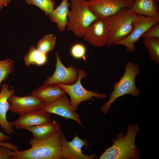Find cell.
Returning a JSON list of instances; mask_svg holds the SVG:
<instances>
[{
	"mask_svg": "<svg viewBox=\"0 0 159 159\" xmlns=\"http://www.w3.org/2000/svg\"><path fill=\"white\" fill-rule=\"evenodd\" d=\"M60 130L44 139H31L29 142L31 147L24 150L14 151L11 159L63 158Z\"/></svg>",
	"mask_w": 159,
	"mask_h": 159,
	"instance_id": "1",
	"label": "cell"
},
{
	"mask_svg": "<svg viewBox=\"0 0 159 159\" xmlns=\"http://www.w3.org/2000/svg\"><path fill=\"white\" fill-rule=\"evenodd\" d=\"M140 130L138 125H130L126 133H118L112 146L106 149L98 159H140L141 153L135 144L136 137Z\"/></svg>",
	"mask_w": 159,
	"mask_h": 159,
	"instance_id": "2",
	"label": "cell"
},
{
	"mask_svg": "<svg viewBox=\"0 0 159 159\" xmlns=\"http://www.w3.org/2000/svg\"><path fill=\"white\" fill-rule=\"evenodd\" d=\"M141 72L138 64L129 61L126 63L125 71L119 81L114 83V90L110 95L108 100L100 108L104 115H106L111 108V105L120 97L126 94L139 97L141 94L135 84L136 76Z\"/></svg>",
	"mask_w": 159,
	"mask_h": 159,
	"instance_id": "3",
	"label": "cell"
},
{
	"mask_svg": "<svg viewBox=\"0 0 159 159\" xmlns=\"http://www.w3.org/2000/svg\"><path fill=\"white\" fill-rule=\"evenodd\" d=\"M67 26L77 37H82L90 25L98 17L90 10L87 0H71Z\"/></svg>",
	"mask_w": 159,
	"mask_h": 159,
	"instance_id": "4",
	"label": "cell"
},
{
	"mask_svg": "<svg viewBox=\"0 0 159 159\" xmlns=\"http://www.w3.org/2000/svg\"><path fill=\"white\" fill-rule=\"evenodd\" d=\"M138 15L130 8H125L107 18L110 25L108 47L124 39L131 33L133 28V21Z\"/></svg>",
	"mask_w": 159,
	"mask_h": 159,
	"instance_id": "5",
	"label": "cell"
},
{
	"mask_svg": "<svg viewBox=\"0 0 159 159\" xmlns=\"http://www.w3.org/2000/svg\"><path fill=\"white\" fill-rule=\"evenodd\" d=\"M77 71L79 74L78 80L74 84L67 85L62 83L57 84L69 95L70 102L74 109L76 110L78 105L82 102L86 100H94L93 97L100 99H105L107 97L106 93L100 94L96 91H91L85 89L81 83L82 78L86 77L87 74L85 72L79 69Z\"/></svg>",
	"mask_w": 159,
	"mask_h": 159,
	"instance_id": "6",
	"label": "cell"
},
{
	"mask_svg": "<svg viewBox=\"0 0 159 159\" xmlns=\"http://www.w3.org/2000/svg\"><path fill=\"white\" fill-rule=\"evenodd\" d=\"M159 22V17H150L138 15L133 21V28L131 33L127 37L115 42L113 45H123L125 47L127 51H134L136 49L135 44L140 38L150 27Z\"/></svg>",
	"mask_w": 159,
	"mask_h": 159,
	"instance_id": "7",
	"label": "cell"
},
{
	"mask_svg": "<svg viewBox=\"0 0 159 159\" xmlns=\"http://www.w3.org/2000/svg\"><path fill=\"white\" fill-rule=\"evenodd\" d=\"M110 29L107 18L98 17L88 26L82 37L92 46L102 47L107 45Z\"/></svg>",
	"mask_w": 159,
	"mask_h": 159,
	"instance_id": "8",
	"label": "cell"
},
{
	"mask_svg": "<svg viewBox=\"0 0 159 159\" xmlns=\"http://www.w3.org/2000/svg\"><path fill=\"white\" fill-rule=\"evenodd\" d=\"M132 0H88L87 4L91 11L98 17L107 18L125 8H130Z\"/></svg>",
	"mask_w": 159,
	"mask_h": 159,
	"instance_id": "9",
	"label": "cell"
},
{
	"mask_svg": "<svg viewBox=\"0 0 159 159\" xmlns=\"http://www.w3.org/2000/svg\"><path fill=\"white\" fill-rule=\"evenodd\" d=\"M60 132L63 158L92 159L97 158V155L95 153L88 155L82 153V148L85 147V148L87 149L89 146L87 139H81L74 134L73 139L71 141H68L61 130Z\"/></svg>",
	"mask_w": 159,
	"mask_h": 159,
	"instance_id": "10",
	"label": "cell"
},
{
	"mask_svg": "<svg viewBox=\"0 0 159 159\" xmlns=\"http://www.w3.org/2000/svg\"><path fill=\"white\" fill-rule=\"evenodd\" d=\"M56 62L55 71L52 75L48 77L44 81L43 85L62 83L71 85L78 80L77 69L73 65L65 67L62 62L57 52L55 53Z\"/></svg>",
	"mask_w": 159,
	"mask_h": 159,
	"instance_id": "11",
	"label": "cell"
},
{
	"mask_svg": "<svg viewBox=\"0 0 159 159\" xmlns=\"http://www.w3.org/2000/svg\"><path fill=\"white\" fill-rule=\"evenodd\" d=\"M8 102L9 111L19 115L42 109L45 104L31 94L22 97L13 95L8 99Z\"/></svg>",
	"mask_w": 159,
	"mask_h": 159,
	"instance_id": "12",
	"label": "cell"
},
{
	"mask_svg": "<svg viewBox=\"0 0 159 159\" xmlns=\"http://www.w3.org/2000/svg\"><path fill=\"white\" fill-rule=\"evenodd\" d=\"M42 109L50 114L75 120L82 126L77 113L74 109L66 94L54 101L45 103Z\"/></svg>",
	"mask_w": 159,
	"mask_h": 159,
	"instance_id": "13",
	"label": "cell"
},
{
	"mask_svg": "<svg viewBox=\"0 0 159 159\" xmlns=\"http://www.w3.org/2000/svg\"><path fill=\"white\" fill-rule=\"evenodd\" d=\"M50 115V113L42 109L20 115L17 119L9 122V123L12 127L24 129L50 122L51 121Z\"/></svg>",
	"mask_w": 159,
	"mask_h": 159,
	"instance_id": "14",
	"label": "cell"
},
{
	"mask_svg": "<svg viewBox=\"0 0 159 159\" xmlns=\"http://www.w3.org/2000/svg\"><path fill=\"white\" fill-rule=\"evenodd\" d=\"M1 87L0 92V126L7 134L10 135L16 132L10 125L6 115L9 108L8 100L15 91L13 89L9 90V85L7 84H2Z\"/></svg>",
	"mask_w": 159,
	"mask_h": 159,
	"instance_id": "15",
	"label": "cell"
},
{
	"mask_svg": "<svg viewBox=\"0 0 159 159\" xmlns=\"http://www.w3.org/2000/svg\"><path fill=\"white\" fill-rule=\"evenodd\" d=\"M66 94L64 90L57 84L43 85L37 87L31 93L45 103L51 102Z\"/></svg>",
	"mask_w": 159,
	"mask_h": 159,
	"instance_id": "16",
	"label": "cell"
},
{
	"mask_svg": "<svg viewBox=\"0 0 159 159\" xmlns=\"http://www.w3.org/2000/svg\"><path fill=\"white\" fill-rule=\"evenodd\" d=\"M69 5L68 0H62L60 4L49 16L50 20L56 24L60 32H64L67 27Z\"/></svg>",
	"mask_w": 159,
	"mask_h": 159,
	"instance_id": "17",
	"label": "cell"
},
{
	"mask_svg": "<svg viewBox=\"0 0 159 159\" xmlns=\"http://www.w3.org/2000/svg\"><path fill=\"white\" fill-rule=\"evenodd\" d=\"M130 9L138 15L150 17H159L158 6L154 0H136Z\"/></svg>",
	"mask_w": 159,
	"mask_h": 159,
	"instance_id": "18",
	"label": "cell"
},
{
	"mask_svg": "<svg viewBox=\"0 0 159 159\" xmlns=\"http://www.w3.org/2000/svg\"><path fill=\"white\" fill-rule=\"evenodd\" d=\"M61 127V125L57 121L53 120L45 124L29 127L24 129L31 132L34 138L42 140L60 130Z\"/></svg>",
	"mask_w": 159,
	"mask_h": 159,
	"instance_id": "19",
	"label": "cell"
},
{
	"mask_svg": "<svg viewBox=\"0 0 159 159\" xmlns=\"http://www.w3.org/2000/svg\"><path fill=\"white\" fill-rule=\"evenodd\" d=\"M24 59L26 66L34 64L41 66L46 62L47 55L40 52L34 46L32 45L29 47Z\"/></svg>",
	"mask_w": 159,
	"mask_h": 159,
	"instance_id": "20",
	"label": "cell"
},
{
	"mask_svg": "<svg viewBox=\"0 0 159 159\" xmlns=\"http://www.w3.org/2000/svg\"><path fill=\"white\" fill-rule=\"evenodd\" d=\"M57 36L53 34H47L37 42L36 48L40 52L47 55L54 48Z\"/></svg>",
	"mask_w": 159,
	"mask_h": 159,
	"instance_id": "21",
	"label": "cell"
},
{
	"mask_svg": "<svg viewBox=\"0 0 159 159\" xmlns=\"http://www.w3.org/2000/svg\"><path fill=\"white\" fill-rule=\"evenodd\" d=\"M143 44L149 52L151 60L159 64V38H145Z\"/></svg>",
	"mask_w": 159,
	"mask_h": 159,
	"instance_id": "22",
	"label": "cell"
},
{
	"mask_svg": "<svg viewBox=\"0 0 159 159\" xmlns=\"http://www.w3.org/2000/svg\"><path fill=\"white\" fill-rule=\"evenodd\" d=\"M25 1L27 4L37 6L49 16L54 9L55 4L53 0H25Z\"/></svg>",
	"mask_w": 159,
	"mask_h": 159,
	"instance_id": "23",
	"label": "cell"
},
{
	"mask_svg": "<svg viewBox=\"0 0 159 159\" xmlns=\"http://www.w3.org/2000/svg\"><path fill=\"white\" fill-rule=\"evenodd\" d=\"M14 61L11 58L0 60V85L8 78L9 74L13 72Z\"/></svg>",
	"mask_w": 159,
	"mask_h": 159,
	"instance_id": "24",
	"label": "cell"
},
{
	"mask_svg": "<svg viewBox=\"0 0 159 159\" xmlns=\"http://www.w3.org/2000/svg\"><path fill=\"white\" fill-rule=\"evenodd\" d=\"M72 56L76 59L83 58L86 60L85 55L86 49L85 47L81 43H76L74 44L70 50Z\"/></svg>",
	"mask_w": 159,
	"mask_h": 159,
	"instance_id": "25",
	"label": "cell"
},
{
	"mask_svg": "<svg viewBox=\"0 0 159 159\" xmlns=\"http://www.w3.org/2000/svg\"><path fill=\"white\" fill-rule=\"evenodd\" d=\"M142 37L144 38H159V24L158 23L152 26L143 35Z\"/></svg>",
	"mask_w": 159,
	"mask_h": 159,
	"instance_id": "26",
	"label": "cell"
},
{
	"mask_svg": "<svg viewBox=\"0 0 159 159\" xmlns=\"http://www.w3.org/2000/svg\"><path fill=\"white\" fill-rule=\"evenodd\" d=\"M14 151L7 147L2 144L0 142V159H11Z\"/></svg>",
	"mask_w": 159,
	"mask_h": 159,
	"instance_id": "27",
	"label": "cell"
},
{
	"mask_svg": "<svg viewBox=\"0 0 159 159\" xmlns=\"http://www.w3.org/2000/svg\"><path fill=\"white\" fill-rule=\"evenodd\" d=\"M10 138L9 136L4 134L2 131L0 132V142H5Z\"/></svg>",
	"mask_w": 159,
	"mask_h": 159,
	"instance_id": "28",
	"label": "cell"
},
{
	"mask_svg": "<svg viewBox=\"0 0 159 159\" xmlns=\"http://www.w3.org/2000/svg\"><path fill=\"white\" fill-rule=\"evenodd\" d=\"M12 0H0V11L5 6L8 4Z\"/></svg>",
	"mask_w": 159,
	"mask_h": 159,
	"instance_id": "29",
	"label": "cell"
},
{
	"mask_svg": "<svg viewBox=\"0 0 159 159\" xmlns=\"http://www.w3.org/2000/svg\"><path fill=\"white\" fill-rule=\"evenodd\" d=\"M156 2H159V0H156Z\"/></svg>",
	"mask_w": 159,
	"mask_h": 159,
	"instance_id": "30",
	"label": "cell"
},
{
	"mask_svg": "<svg viewBox=\"0 0 159 159\" xmlns=\"http://www.w3.org/2000/svg\"><path fill=\"white\" fill-rule=\"evenodd\" d=\"M134 2L136 0H132Z\"/></svg>",
	"mask_w": 159,
	"mask_h": 159,
	"instance_id": "31",
	"label": "cell"
}]
</instances>
